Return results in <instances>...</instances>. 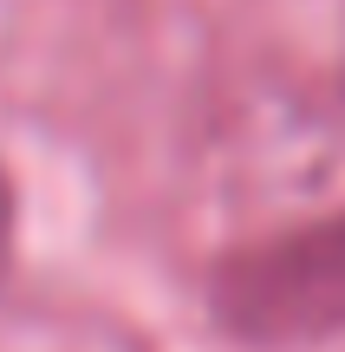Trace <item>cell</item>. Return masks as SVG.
<instances>
[{
    "label": "cell",
    "instance_id": "cell-1",
    "mask_svg": "<svg viewBox=\"0 0 345 352\" xmlns=\"http://www.w3.org/2000/svg\"><path fill=\"white\" fill-rule=\"evenodd\" d=\"M222 333L248 346H313L345 333V215L228 248L209 274Z\"/></svg>",
    "mask_w": 345,
    "mask_h": 352
},
{
    "label": "cell",
    "instance_id": "cell-2",
    "mask_svg": "<svg viewBox=\"0 0 345 352\" xmlns=\"http://www.w3.org/2000/svg\"><path fill=\"white\" fill-rule=\"evenodd\" d=\"M7 267H13V176L0 164V280H7Z\"/></svg>",
    "mask_w": 345,
    "mask_h": 352
}]
</instances>
